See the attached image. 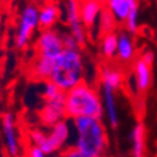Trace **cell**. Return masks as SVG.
Returning <instances> with one entry per match:
<instances>
[{
  "instance_id": "d4e9b609",
  "label": "cell",
  "mask_w": 157,
  "mask_h": 157,
  "mask_svg": "<svg viewBox=\"0 0 157 157\" xmlns=\"http://www.w3.org/2000/svg\"><path fill=\"white\" fill-rule=\"evenodd\" d=\"M27 157H48L45 153H44L39 147L36 146H29L28 150H27Z\"/></svg>"
},
{
  "instance_id": "8fae6325",
  "label": "cell",
  "mask_w": 157,
  "mask_h": 157,
  "mask_svg": "<svg viewBox=\"0 0 157 157\" xmlns=\"http://www.w3.org/2000/svg\"><path fill=\"white\" fill-rule=\"evenodd\" d=\"M118 35V46H117V59L121 63L133 62L136 58V48H135L133 38L125 29L117 33Z\"/></svg>"
},
{
  "instance_id": "ac0fdd59",
  "label": "cell",
  "mask_w": 157,
  "mask_h": 157,
  "mask_svg": "<svg viewBox=\"0 0 157 157\" xmlns=\"http://www.w3.org/2000/svg\"><path fill=\"white\" fill-rule=\"evenodd\" d=\"M117 46H118V35L117 33L107 34L100 39V52L102 58L111 62L117 58Z\"/></svg>"
},
{
  "instance_id": "3957f363",
  "label": "cell",
  "mask_w": 157,
  "mask_h": 157,
  "mask_svg": "<svg viewBox=\"0 0 157 157\" xmlns=\"http://www.w3.org/2000/svg\"><path fill=\"white\" fill-rule=\"evenodd\" d=\"M84 77L86 62L82 51L63 49L53 63L49 82L58 86V88H60L63 93H67L84 82Z\"/></svg>"
},
{
  "instance_id": "9a60e30c",
  "label": "cell",
  "mask_w": 157,
  "mask_h": 157,
  "mask_svg": "<svg viewBox=\"0 0 157 157\" xmlns=\"http://www.w3.org/2000/svg\"><path fill=\"white\" fill-rule=\"evenodd\" d=\"M124 83V75L118 67L105 63L100 69V86L112 88L114 91H118Z\"/></svg>"
},
{
  "instance_id": "30bf717a",
  "label": "cell",
  "mask_w": 157,
  "mask_h": 157,
  "mask_svg": "<svg viewBox=\"0 0 157 157\" xmlns=\"http://www.w3.org/2000/svg\"><path fill=\"white\" fill-rule=\"evenodd\" d=\"M133 82L137 94H146L153 84L151 66L144 63L142 59H136L133 62Z\"/></svg>"
},
{
  "instance_id": "cb8c5ba5",
  "label": "cell",
  "mask_w": 157,
  "mask_h": 157,
  "mask_svg": "<svg viewBox=\"0 0 157 157\" xmlns=\"http://www.w3.org/2000/svg\"><path fill=\"white\" fill-rule=\"evenodd\" d=\"M58 157H91V156H87V154L78 151L75 147L69 146V147H66L63 151H60V153L58 154Z\"/></svg>"
},
{
  "instance_id": "44dd1931",
  "label": "cell",
  "mask_w": 157,
  "mask_h": 157,
  "mask_svg": "<svg viewBox=\"0 0 157 157\" xmlns=\"http://www.w3.org/2000/svg\"><path fill=\"white\" fill-rule=\"evenodd\" d=\"M42 101H48V100H55L59 95H62L63 91L60 88H58V86H55L52 82H44V87H42Z\"/></svg>"
},
{
  "instance_id": "2e32d148",
  "label": "cell",
  "mask_w": 157,
  "mask_h": 157,
  "mask_svg": "<svg viewBox=\"0 0 157 157\" xmlns=\"http://www.w3.org/2000/svg\"><path fill=\"white\" fill-rule=\"evenodd\" d=\"M55 60L35 55V58H34V60H33V65L29 67L31 76H33L34 78H36V80H42V82L49 80V76H51V72H52Z\"/></svg>"
},
{
  "instance_id": "8992f818",
  "label": "cell",
  "mask_w": 157,
  "mask_h": 157,
  "mask_svg": "<svg viewBox=\"0 0 157 157\" xmlns=\"http://www.w3.org/2000/svg\"><path fill=\"white\" fill-rule=\"evenodd\" d=\"M63 51L62 33L58 29H44L35 39V55L55 60Z\"/></svg>"
},
{
  "instance_id": "603a6c76",
  "label": "cell",
  "mask_w": 157,
  "mask_h": 157,
  "mask_svg": "<svg viewBox=\"0 0 157 157\" xmlns=\"http://www.w3.org/2000/svg\"><path fill=\"white\" fill-rule=\"evenodd\" d=\"M139 59H142L144 63H147L149 66H151L153 67V65H154V62H156V52H154L151 48H144L143 51H142V53H140V58Z\"/></svg>"
},
{
  "instance_id": "ba28073f",
  "label": "cell",
  "mask_w": 157,
  "mask_h": 157,
  "mask_svg": "<svg viewBox=\"0 0 157 157\" xmlns=\"http://www.w3.org/2000/svg\"><path fill=\"white\" fill-rule=\"evenodd\" d=\"M2 124V135L4 140V149L9 157H18L20 154V140L18 132L16 126V118L11 111H6L0 119Z\"/></svg>"
},
{
  "instance_id": "277c9868",
  "label": "cell",
  "mask_w": 157,
  "mask_h": 157,
  "mask_svg": "<svg viewBox=\"0 0 157 157\" xmlns=\"http://www.w3.org/2000/svg\"><path fill=\"white\" fill-rule=\"evenodd\" d=\"M28 139L31 146L39 147L46 156H53L69 147L72 139V124L69 119L58 122L49 129L33 128L28 132Z\"/></svg>"
},
{
  "instance_id": "5bb4252c",
  "label": "cell",
  "mask_w": 157,
  "mask_h": 157,
  "mask_svg": "<svg viewBox=\"0 0 157 157\" xmlns=\"http://www.w3.org/2000/svg\"><path fill=\"white\" fill-rule=\"evenodd\" d=\"M129 140L132 157H146V128L143 122L135 124L129 135Z\"/></svg>"
},
{
  "instance_id": "484cf974",
  "label": "cell",
  "mask_w": 157,
  "mask_h": 157,
  "mask_svg": "<svg viewBox=\"0 0 157 157\" xmlns=\"http://www.w3.org/2000/svg\"><path fill=\"white\" fill-rule=\"evenodd\" d=\"M90 2H94V3H98V4H101V6H104L107 3V0H90Z\"/></svg>"
},
{
  "instance_id": "d6986e66",
  "label": "cell",
  "mask_w": 157,
  "mask_h": 157,
  "mask_svg": "<svg viewBox=\"0 0 157 157\" xmlns=\"http://www.w3.org/2000/svg\"><path fill=\"white\" fill-rule=\"evenodd\" d=\"M105 9L114 16L118 24H124L129 14V6L126 0H107Z\"/></svg>"
},
{
  "instance_id": "7a4b0ae2",
  "label": "cell",
  "mask_w": 157,
  "mask_h": 157,
  "mask_svg": "<svg viewBox=\"0 0 157 157\" xmlns=\"http://www.w3.org/2000/svg\"><path fill=\"white\" fill-rule=\"evenodd\" d=\"M65 108L67 119L76 118H98L102 119L104 108L100 91L87 82L80 83L65 93Z\"/></svg>"
},
{
  "instance_id": "5b68a950",
  "label": "cell",
  "mask_w": 157,
  "mask_h": 157,
  "mask_svg": "<svg viewBox=\"0 0 157 157\" xmlns=\"http://www.w3.org/2000/svg\"><path fill=\"white\" fill-rule=\"evenodd\" d=\"M38 9L34 3H28L23 7L18 18V25L14 35V46L20 51L27 48L34 33L38 29Z\"/></svg>"
},
{
  "instance_id": "7402d4cb",
  "label": "cell",
  "mask_w": 157,
  "mask_h": 157,
  "mask_svg": "<svg viewBox=\"0 0 157 157\" xmlns=\"http://www.w3.org/2000/svg\"><path fill=\"white\" fill-rule=\"evenodd\" d=\"M62 44H63V49H69V51H80V45H78L77 41H76L69 33H62Z\"/></svg>"
},
{
  "instance_id": "7c38bea8",
  "label": "cell",
  "mask_w": 157,
  "mask_h": 157,
  "mask_svg": "<svg viewBox=\"0 0 157 157\" xmlns=\"http://www.w3.org/2000/svg\"><path fill=\"white\" fill-rule=\"evenodd\" d=\"M102 9L104 7L101 4L90 2V0L80 2V21L87 31H94Z\"/></svg>"
},
{
  "instance_id": "e0dca14e",
  "label": "cell",
  "mask_w": 157,
  "mask_h": 157,
  "mask_svg": "<svg viewBox=\"0 0 157 157\" xmlns=\"http://www.w3.org/2000/svg\"><path fill=\"white\" fill-rule=\"evenodd\" d=\"M117 27H118V23H117V20L114 18V16L107 9H102L101 14L98 17V21H97V25H95L94 31L101 38V36L107 35V34L117 33Z\"/></svg>"
},
{
  "instance_id": "ffe728a7",
  "label": "cell",
  "mask_w": 157,
  "mask_h": 157,
  "mask_svg": "<svg viewBox=\"0 0 157 157\" xmlns=\"http://www.w3.org/2000/svg\"><path fill=\"white\" fill-rule=\"evenodd\" d=\"M80 2L82 0H66L65 20L67 25L75 23H80Z\"/></svg>"
},
{
  "instance_id": "9c48e42d",
  "label": "cell",
  "mask_w": 157,
  "mask_h": 157,
  "mask_svg": "<svg viewBox=\"0 0 157 157\" xmlns=\"http://www.w3.org/2000/svg\"><path fill=\"white\" fill-rule=\"evenodd\" d=\"M100 95H101L102 108H104V117L107 118V122L111 128H118L119 125V111L117 104V91L112 88L100 86Z\"/></svg>"
},
{
  "instance_id": "52a82bcc",
  "label": "cell",
  "mask_w": 157,
  "mask_h": 157,
  "mask_svg": "<svg viewBox=\"0 0 157 157\" xmlns=\"http://www.w3.org/2000/svg\"><path fill=\"white\" fill-rule=\"evenodd\" d=\"M65 119H67L65 108V93L55 100L42 101V105L38 109V121L44 129H49Z\"/></svg>"
},
{
  "instance_id": "4fadbf2b",
  "label": "cell",
  "mask_w": 157,
  "mask_h": 157,
  "mask_svg": "<svg viewBox=\"0 0 157 157\" xmlns=\"http://www.w3.org/2000/svg\"><path fill=\"white\" fill-rule=\"evenodd\" d=\"M60 17V9L58 4L48 2L38 9V28L41 31L53 28Z\"/></svg>"
},
{
  "instance_id": "6da1fadb",
  "label": "cell",
  "mask_w": 157,
  "mask_h": 157,
  "mask_svg": "<svg viewBox=\"0 0 157 157\" xmlns=\"http://www.w3.org/2000/svg\"><path fill=\"white\" fill-rule=\"evenodd\" d=\"M72 124V147L91 157H105L109 137L102 119L98 118H76Z\"/></svg>"
}]
</instances>
